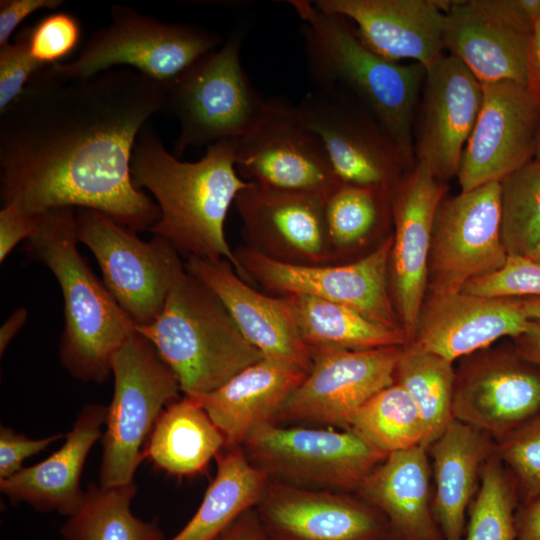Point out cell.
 Returning <instances> with one entry per match:
<instances>
[{"label":"cell","instance_id":"e575fe53","mask_svg":"<svg viewBox=\"0 0 540 540\" xmlns=\"http://www.w3.org/2000/svg\"><path fill=\"white\" fill-rule=\"evenodd\" d=\"M349 428L387 455L424 447L425 431L417 406L396 382L365 402L352 416Z\"/></svg>","mask_w":540,"mask_h":540},{"label":"cell","instance_id":"ffe728a7","mask_svg":"<svg viewBox=\"0 0 540 540\" xmlns=\"http://www.w3.org/2000/svg\"><path fill=\"white\" fill-rule=\"evenodd\" d=\"M446 192L445 183L418 163L390 191L394 232L389 283L406 343L414 336L426 297L432 228Z\"/></svg>","mask_w":540,"mask_h":540},{"label":"cell","instance_id":"7402d4cb","mask_svg":"<svg viewBox=\"0 0 540 540\" xmlns=\"http://www.w3.org/2000/svg\"><path fill=\"white\" fill-rule=\"evenodd\" d=\"M269 540H388L375 507L352 493L292 487L269 479L254 507Z\"/></svg>","mask_w":540,"mask_h":540},{"label":"cell","instance_id":"f907efd6","mask_svg":"<svg viewBox=\"0 0 540 540\" xmlns=\"http://www.w3.org/2000/svg\"><path fill=\"white\" fill-rule=\"evenodd\" d=\"M28 319V310L17 308L0 328V354L3 355L10 342L17 335Z\"/></svg>","mask_w":540,"mask_h":540},{"label":"cell","instance_id":"836d02e7","mask_svg":"<svg viewBox=\"0 0 540 540\" xmlns=\"http://www.w3.org/2000/svg\"><path fill=\"white\" fill-rule=\"evenodd\" d=\"M453 362L409 345L402 352L395 370V382L411 396L420 413L427 449L455 419Z\"/></svg>","mask_w":540,"mask_h":540},{"label":"cell","instance_id":"e0dca14e","mask_svg":"<svg viewBox=\"0 0 540 540\" xmlns=\"http://www.w3.org/2000/svg\"><path fill=\"white\" fill-rule=\"evenodd\" d=\"M455 373L454 418L495 442L540 414V368L514 349H482Z\"/></svg>","mask_w":540,"mask_h":540},{"label":"cell","instance_id":"f1b7e54d","mask_svg":"<svg viewBox=\"0 0 540 540\" xmlns=\"http://www.w3.org/2000/svg\"><path fill=\"white\" fill-rule=\"evenodd\" d=\"M432 458V513L444 540H463L469 507L483 466L495 452L494 439L454 419L427 448Z\"/></svg>","mask_w":540,"mask_h":540},{"label":"cell","instance_id":"ab89813d","mask_svg":"<svg viewBox=\"0 0 540 540\" xmlns=\"http://www.w3.org/2000/svg\"><path fill=\"white\" fill-rule=\"evenodd\" d=\"M462 292L496 298H540V263L526 256L508 255L498 271L467 282Z\"/></svg>","mask_w":540,"mask_h":540},{"label":"cell","instance_id":"83f0119b","mask_svg":"<svg viewBox=\"0 0 540 540\" xmlns=\"http://www.w3.org/2000/svg\"><path fill=\"white\" fill-rule=\"evenodd\" d=\"M306 375L296 366L262 358L217 389L194 398L220 429L226 446H239L253 429L276 421Z\"/></svg>","mask_w":540,"mask_h":540},{"label":"cell","instance_id":"60d3db41","mask_svg":"<svg viewBox=\"0 0 540 540\" xmlns=\"http://www.w3.org/2000/svg\"><path fill=\"white\" fill-rule=\"evenodd\" d=\"M25 30L32 57L45 67L61 63L80 40L77 19L65 12L51 13Z\"/></svg>","mask_w":540,"mask_h":540},{"label":"cell","instance_id":"7bdbcfd3","mask_svg":"<svg viewBox=\"0 0 540 540\" xmlns=\"http://www.w3.org/2000/svg\"><path fill=\"white\" fill-rule=\"evenodd\" d=\"M65 434L57 433L48 437L33 439L13 428L1 425L0 427V479L8 478L17 473L24 466V460L45 450L49 445Z\"/></svg>","mask_w":540,"mask_h":540},{"label":"cell","instance_id":"c3c4849f","mask_svg":"<svg viewBox=\"0 0 540 540\" xmlns=\"http://www.w3.org/2000/svg\"><path fill=\"white\" fill-rule=\"evenodd\" d=\"M514 339L516 353L540 368V321L530 320L527 330Z\"/></svg>","mask_w":540,"mask_h":540},{"label":"cell","instance_id":"9a60e30c","mask_svg":"<svg viewBox=\"0 0 540 540\" xmlns=\"http://www.w3.org/2000/svg\"><path fill=\"white\" fill-rule=\"evenodd\" d=\"M402 346L311 353L305 379L276 418L282 425L348 429L354 413L395 382Z\"/></svg>","mask_w":540,"mask_h":540},{"label":"cell","instance_id":"3957f363","mask_svg":"<svg viewBox=\"0 0 540 540\" xmlns=\"http://www.w3.org/2000/svg\"><path fill=\"white\" fill-rule=\"evenodd\" d=\"M288 3L303 21L309 75L317 90L341 92L368 110L411 170L416 164L413 123L424 67L378 55L344 17L318 8L313 1Z\"/></svg>","mask_w":540,"mask_h":540},{"label":"cell","instance_id":"4fadbf2b","mask_svg":"<svg viewBox=\"0 0 540 540\" xmlns=\"http://www.w3.org/2000/svg\"><path fill=\"white\" fill-rule=\"evenodd\" d=\"M445 13L443 41L480 83L527 85L528 57L540 0L437 1Z\"/></svg>","mask_w":540,"mask_h":540},{"label":"cell","instance_id":"cb8c5ba5","mask_svg":"<svg viewBox=\"0 0 540 540\" xmlns=\"http://www.w3.org/2000/svg\"><path fill=\"white\" fill-rule=\"evenodd\" d=\"M185 269L218 296L263 358L309 372L311 353L300 335L287 295L261 293L242 279L226 259L189 257Z\"/></svg>","mask_w":540,"mask_h":540},{"label":"cell","instance_id":"db71d44e","mask_svg":"<svg viewBox=\"0 0 540 540\" xmlns=\"http://www.w3.org/2000/svg\"><path fill=\"white\" fill-rule=\"evenodd\" d=\"M535 159L540 161V131H539L538 140H537Z\"/></svg>","mask_w":540,"mask_h":540},{"label":"cell","instance_id":"ac0fdd59","mask_svg":"<svg viewBox=\"0 0 540 540\" xmlns=\"http://www.w3.org/2000/svg\"><path fill=\"white\" fill-rule=\"evenodd\" d=\"M481 85V108L457 174L462 191L500 182L532 161L540 131V104L526 84Z\"/></svg>","mask_w":540,"mask_h":540},{"label":"cell","instance_id":"d6a6232c","mask_svg":"<svg viewBox=\"0 0 540 540\" xmlns=\"http://www.w3.org/2000/svg\"><path fill=\"white\" fill-rule=\"evenodd\" d=\"M134 483L110 488L90 482L79 508L61 527L63 540H164L156 521L135 516Z\"/></svg>","mask_w":540,"mask_h":540},{"label":"cell","instance_id":"f5cc1de1","mask_svg":"<svg viewBox=\"0 0 540 540\" xmlns=\"http://www.w3.org/2000/svg\"><path fill=\"white\" fill-rule=\"evenodd\" d=\"M526 257L540 263V240L535 245V247L526 255Z\"/></svg>","mask_w":540,"mask_h":540},{"label":"cell","instance_id":"9c48e42d","mask_svg":"<svg viewBox=\"0 0 540 540\" xmlns=\"http://www.w3.org/2000/svg\"><path fill=\"white\" fill-rule=\"evenodd\" d=\"M111 23L97 30L78 56L51 69L65 79L87 78L124 66L166 85L221 38L211 31L184 23H164L134 9L114 5Z\"/></svg>","mask_w":540,"mask_h":540},{"label":"cell","instance_id":"1f68e13d","mask_svg":"<svg viewBox=\"0 0 540 540\" xmlns=\"http://www.w3.org/2000/svg\"><path fill=\"white\" fill-rule=\"evenodd\" d=\"M310 353L327 349L370 350L404 346L402 329L370 320L342 304L304 294L287 295Z\"/></svg>","mask_w":540,"mask_h":540},{"label":"cell","instance_id":"8fae6325","mask_svg":"<svg viewBox=\"0 0 540 540\" xmlns=\"http://www.w3.org/2000/svg\"><path fill=\"white\" fill-rule=\"evenodd\" d=\"M392 243L391 233L360 259L329 265L282 263L246 246L234 253L247 282L255 281L280 296L304 294L342 304L372 321L402 329L389 283Z\"/></svg>","mask_w":540,"mask_h":540},{"label":"cell","instance_id":"6da1fadb","mask_svg":"<svg viewBox=\"0 0 540 540\" xmlns=\"http://www.w3.org/2000/svg\"><path fill=\"white\" fill-rule=\"evenodd\" d=\"M164 95L163 84L127 67L76 79L40 69L0 112L2 206L34 215L88 208L149 230L160 210L134 187L130 163Z\"/></svg>","mask_w":540,"mask_h":540},{"label":"cell","instance_id":"44dd1931","mask_svg":"<svg viewBox=\"0 0 540 540\" xmlns=\"http://www.w3.org/2000/svg\"><path fill=\"white\" fill-rule=\"evenodd\" d=\"M422 92L415 159L444 182L458 174L481 108L482 85L461 61L443 54L425 68Z\"/></svg>","mask_w":540,"mask_h":540},{"label":"cell","instance_id":"d6986e66","mask_svg":"<svg viewBox=\"0 0 540 540\" xmlns=\"http://www.w3.org/2000/svg\"><path fill=\"white\" fill-rule=\"evenodd\" d=\"M325 200L249 181L234 201L244 246L287 264L338 263L328 236Z\"/></svg>","mask_w":540,"mask_h":540},{"label":"cell","instance_id":"4dcf8cb0","mask_svg":"<svg viewBox=\"0 0 540 540\" xmlns=\"http://www.w3.org/2000/svg\"><path fill=\"white\" fill-rule=\"evenodd\" d=\"M215 460L216 475L199 508L169 540H214L262 497L269 478L248 461L241 445L225 446Z\"/></svg>","mask_w":540,"mask_h":540},{"label":"cell","instance_id":"7dc6e473","mask_svg":"<svg viewBox=\"0 0 540 540\" xmlns=\"http://www.w3.org/2000/svg\"><path fill=\"white\" fill-rule=\"evenodd\" d=\"M515 528L516 540H540V496L519 501Z\"/></svg>","mask_w":540,"mask_h":540},{"label":"cell","instance_id":"816d5d0a","mask_svg":"<svg viewBox=\"0 0 540 540\" xmlns=\"http://www.w3.org/2000/svg\"><path fill=\"white\" fill-rule=\"evenodd\" d=\"M523 308L529 320L540 321V298L524 299Z\"/></svg>","mask_w":540,"mask_h":540},{"label":"cell","instance_id":"bcb514c9","mask_svg":"<svg viewBox=\"0 0 540 540\" xmlns=\"http://www.w3.org/2000/svg\"><path fill=\"white\" fill-rule=\"evenodd\" d=\"M214 540H269L255 508L238 516Z\"/></svg>","mask_w":540,"mask_h":540},{"label":"cell","instance_id":"603a6c76","mask_svg":"<svg viewBox=\"0 0 540 540\" xmlns=\"http://www.w3.org/2000/svg\"><path fill=\"white\" fill-rule=\"evenodd\" d=\"M529 321L522 299L483 297L462 291L426 295L414 336L405 345L454 363L502 337H518L527 330Z\"/></svg>","mask_w":540,"mask_h":540},{"label":"cell","instance_id":"7a4b0ae2","mask_svg":"<svg viewBox=\"0 0 540 540\" xmlns=\"http://www.w3.org/2000/svg\"><path fill=\"white\" fill-rule=\"evenodd\" d=\"M236 148L237 139L221 140L209 145L200 160L183 162L145 125L133 148L130 171L134 187L147 189L160 210L149 232L187 258L226 259L243 279L224 232L231 204L249 184L237 172Z\"/></svg>","mask_w":540,"mask_h":540},{"label":"cell","instance_id":"4316f807","mask_svg":"<svg viewBox=\"0 0 540 540\" xmlns=\"http://www.w3.org/2000/svg\"><path fill=\"white\" fill-rule=\"evenodd\" d=\"M432 468L423 446L389 454L356 492L388 524V540H444L432 513Z\"/></svg>","mask_w":540,"mask_h":540},{"label":"cell","instance_id":"681fc988","mask_svg":"<svg viewBox=\"0 0 540 540\" xmlns=\"http://www.w3.org/2000/svg\"><path fill=\"white\" fill-rule=\"evenodd\" d=\"M527 87L540 104V19L534 28L530 43Z\"/></svg>","mask_w":540,"mask_h":540},{"label":"cell","instance_id":"d4e9b609","mask_svg":"<svg viewBox=\"0 0 540 540\" xmlns=\"http://www.w3.org/2000/svg\"><path fill=\"white\" fill-rule=\"evenodd\" d=\"M320 9L355 25L373 52L396 62L412 60L428 67L443 55L445 13L432 0H317Z\"/></svg>","mask_w":540,"mask_h":540},{"label":"cell","instance_id":"b9f144b4","mask_svg":"<svg viewBox=\"0 0 540 540\" xmlns=\"http://www.w3.org/2000/svg\"><path fill=\"white\" fill-rule=\"evenodd\" d=\"M44 67L30 53L26 30L16 37L15 42L0 47V112L22 93L31 77Z\"/></svg>","mask_w":540,"mask_h":540},{"label":"cell","instance_id":"7c38bea8","mask_svg":"<svg viewBox=\"0 0 540 540\" xmlns=\"http://www.w3.org/2000/svg\"><path fill=\"white\" fill-rule=\"evenodd\" d=\"M236 169L246 181L323 197L342 183L319 136L297 106L282 98L267 99L256 121L237 139Z\"/></svg>","mask_w":540,"mask_h":540},{"label":"cell","instance_id":"277c9868","mask_svg":"<svg viewBox=\"0 0 540 540\" xmlns=\"http://www.w3.org/2000/svg\"><path fill=\"white\" fill-rule=\"evenodd\" d=\"M75 208L41 214L26 252L55 276L64 300L61 365L74 378L101 384L111 374L115 353L135 324L78 250Z\"/></svg>","mask_w":540,"mask_h":540},{"label":"cell","instance_id":"30bf717a","mask_svg":"<svg viewBox=\"0 0 540 540\" xmlns=\"http://www.w3.org/2000/svg\"><path fill=\"white\" fill-rule=\"evenodd\" d=\"M75 218L78 241L93 253L109 292L135 326L153 322L185 272L180 253L162 237L141 240L99 211L76 208Z\"/></svg>","mask_w":540,"mask_h":540},{"label":"cell","instance_id":"8d00e7d4","mask_svg":"<svg viewBox=\"0 0 540 540\" xmlns=\"http://www.w3.org/2000/svg\"><path fill=\"white\" fill-rule=\"evenodd\" d=\"M500 231L508 255L526 256L540 240V161L500 182Z\"/></svg>","mask_w":540,"mask_h":540},{"label":"cell","instance_id":"5bb4252c","mask_svg":"<svg viewBox=\"0 0 540 540\" xmlns=\"http://www.w3.org/2000/svg\"><path fill=\"white\" fill-rule=\"evenodd\" d=\"M508 254L500 231V183L445 197L435 215L426 295L458 293L501 269Z\"/></svg>","mask_w":540,"mask_h":540},{"label":"cell","instance_id":"d590c367","mask_svg":"<svg viewBox=\"0 0 540 540\" xmlns=\"http://www.w3.org/2000/svg\"><path fill=\"white\" fill-rule=\"evenodd\" d=\"M330 243L337 260L366 243L387 220H392L390 192L341 183L325 200Z\"/></svg>","mask_w":540,"mask_h":540},{"label":"cell","instance_id":"f35d334b","mask_svg":"<svg viewBox=\"0 0 540 540\" xmlns=\"http://www.w3.org/2000/svg\"><path fill=\"white\" fill-rule=\"evenodd\" d=\"M495 454L512 475L519 501L540 496V414L495 442Z\"/></svg>","mask_w":540,"mask_h":540},{"label":"cell","instance_id":"f6af8a7d","mask_svg":"<svg viewBox=\"0 0 540 540\" xmlns=\"http://www.w3.org/2000/svg\"><path fill=\"white\" fill-rule=\"evenodd\" d=\"M61 0H1L0 1V47L9 43L18 25L37 10L58 8Z\"/></svg>","mask_w":540,"mask_h":540},{"label":"cell","instance_id":"484cf974","mask_svg":"<svg viewBox=\"0 0 540 540\" xmlns=\"http://www.w3.org/2000/svg\"><path fill=\"white\" fill-rule=\"evenodd\" d=\"M106 418V405L84 406L63 445L41 462L0 479L1 493L10 502L26 503L39 512L73 514L85 496L80 479L86 459L103 436Z\"/></svg>","mask_w":540,"mask_h":540},{"label":"cell","instance_id":"52a82bcc","mask_svg":"<svg viewBox=\"0 0 540 540\" xmlns=\"http://www.w3.org/2000/svg\"><path fill=\"white\" fill-rule=\"evenodd\" d=\"M241 447L248 461L270 480L352 494L388 456L350 428L276 422L253 429Z\"/></svg>","mask_w":540,"mask_h":540},{"label":"cell","instance_id":"f546056e","mask_svg":"<svg viewBox=\"0 0 540 540\" xmlns=\"http://www.w3.org/2000/svg\"><path fill=\"white\" fill-rule=\"evenodd\" d=\"M226 440L200 402L183 395L157 419L143 455L158 469L177 477L203 473Z\"/></svg>","mask_w":540,"mask_h":540},{"label":"cell","instance_id":"8992f818","mask_svg":"<svg viewBox=\"0 0 540 540\" xmlns=\"http://www.w3.org/2000/svg\"><path fill=\"white\" fill-rule=\"evenodd\" d=\"M243 28L164 85V110L178 121L175 156L194 146L239 139L261 113L265 99L249 81L240 59Z\"/></svg>","mask_w":540,"mask_h":540},{"label":"cell","instance_id":"2e32d148","mask_svg":"<svg viewBox=\"0 0 540 540\" xmlns=\"http://www.w3.org/2000/svg\"><path fill=\"white\" fill-rule=\"evenodd\" d=\"M296 106L342 183L390 192L408 171L375 117L348 95L316 90Z\"/></svg>","mask_w":540,"mask_h":540},{"label":"cell","instance_id":"74e56055","mask_svg":"<svg viewBox=\"0 0 540 540\" xmlns=\"http://www.w3.org/2000/svg\"><path fill=\"white\" fill-rule=\"evenodd\" d=\"M518 504L515 481L494 452L483 466L463 540H516Z\"/></svg>","mask_w":540,"mask_h":540},{"label":"cell","instance_id":"ee69618b","mask_svg":"<svg viewBox=\"0 0 540 540\" xmlns=\"http://www.w3.org/2000/svg\"><path fill=\"white\" fill-rule=\"evenodd\" d=\"M41 215L25 213L13 206L0 210V262L23 240H28L37 230Z\"/></svg>","mask_w":540,"mask_h":540},{"label":"cell","instance_id":"5b68a950","mask_svg":"<svg viewBox=\"0 0 540 540\" xmlns=\"http://www.w3.org/2000/svg\"><path fill=\"white\" fill-rule=\"evenodd\" d=\"M135 330L156 348L185 396L209 393L263 358L218 296L186 269L158 317Z\"/></svg>","mask_w":540,"mask_h":540},{"label":"cell","instance_id":"ba28073f","mask_svg":"<svg viewBox=\"0 0 540 540\" xmlns=\"http://www.w3.org/2000/svg\"><path fill=\"white\" fill-rule=\"evenodd\" d=\"M111 374L113 396L107 406L99 470V485L104 488L134 483L157 419L182 393L156 348L136 330L115 353Z\"/></svg>","mask_w":540,"mask_h":540}]
</instances>
